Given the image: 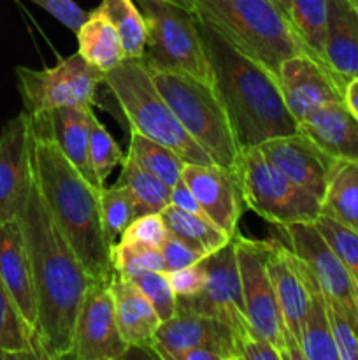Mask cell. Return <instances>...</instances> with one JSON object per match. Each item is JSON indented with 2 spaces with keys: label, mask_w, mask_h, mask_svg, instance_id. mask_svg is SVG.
Returning <instances> with one entry per match:
<instances>
[{
  "label": "cell",
  "mask_w": 358,
  "mask_h": 360,
  "mask_svg": "<svg viewBox=\"0 0 358 360\" xmlns=\"http://www.w3.org/2000/svg\"><path fill=\"white\" fill-rule=\"evenodd\" d=\"M0 348L13 352H32L41 360L37 336L2 280H0Z\"/></svg>",
  "instance_id": "1f68e13d"
},
{
  "label": "cell",
  "mask_w": 358,
  "mask_h": 360,
  "mask_svg": "<svg viewBox=\"0 0 358 360\" xmlns=\"http://www.w3.org/2000/svg\"><path fill=\"white\" fill-rule=\"evenodd\" d=\"M202 264L206 267L202 292L192 297H175V313L221 320L234 330L235 338L251 330L246 316L234 238L220 250L204 257Z\"/></svg>",
  "instance_id": "8fae6325"
},
{
  "label": "cell",
  "mask_w": 358,
  "mask_h": 360,
  "mask_svg": "<svg viewBox=\"0 0 358 360\" xmlns=\"http://www.w3.org/2000/svg\"><path fill=\"white\" fill-rule=\"evenodd\" d=\"M111 262L112 271L126 278L147 273V271H165L167 273L161 250L153 248V246L128 245V243L118 241L111 248Z\"/></svg>",
  "instance_id": "d590c367"
},
{
  "label": "cell",
  "mask_w": 358,
  "mask_h": 360,
  "mask_svg": "<svg viewBox=\"0 0 358 360\" xmlns=\"http://www.w3.org/2000/svg\"><path fill=\"white\" fill-rule=\"evenodd\" d=\"M298 132L339 162H358V118L344 101L330 102L298 123Z\"/></svg>",
  "instance_id": "44dd1931"
},
{
  "label": "cell",
  "mask_w": 358,
  "mask_h": 360,
  "mask_svg": "<svg viewBox=\"0 0 358 360\" xmlns=\"http://www.w3.org/2000/svg\"><path fill=\"white\" fill-rule=\"evenodd\" d=\"M165 2L175 4V6L183 7V9L190 11V13H195V2L193 0H165Z\"/></svg>",
  "instance_id": "c3c4849f"
},
{
  "label": "cell",
  "mask_w": 358,
  "mask_h": 360,
  "mask_svg": "<svg viewBox=\"0 0 358 360\" xmlns=\"http://www.w3.org/2000/svg\"><path fill=\"white\" fill-rule=\"evenodd\" d=\"M325 63L344 86L358 77V9L350 0H326Z\"/></svg>",
  "instance_id": "cb8c5ba5"
},
{
  "label": "cell",
  "mask_w": 358,
  "mask_h": 360,
  "mask_svg": "<svg viewBox=\"0 0 358 360\" xmlns=\"http://www.w3.org/2000/svg\"><path fill=\"white\" fill-rule=\"evenodd\" d=\"M30 2H34V4H39V6H42V4H44L46 0H30Z\"/></svg>",
  "instance_id": "f907efd6"
},
{
  "label": "cell",
  "mask_w": 358,
  "mask_h": 360,
  "mask_svg": "<svg viewBox=\"0 0 358 360\" xmlns=\"http://www.w3.org/2000/svg\"><path fill=\"white\" fill-rule=\"evenodd\" d=\"M171 206L179 207V210L186 211V213H193V214H199V217L207 218V214L204 213V210L200 207L199 200L195 199V195L192 193V190L186 186V183L183 181V179L172 186Z\"/></svg>",
  "instance_id": "f6af8a7d"
},
{
  "label": "cell",
  "mask_w": 358,
  "mask_h": 360,
  "mask_svg": "<svg viewBox=\"0 0 358 360\" xmlns=\"http://www.w3.org/2000/svg\"><path fill=\"white\" fill-rule=\"evenodd\" d=\"M104 84L118 102L130 130L171 148L186 164H213L157 90L142 58L123 60L104 74Z\"/></svg>",
  "instance_id": "8992f818"
},
{
  "label": "cell",
  "mask_w": 358,
  "mask_h": 360,
  "mask_svg": "<svg viewBox=\"0 0 358 360\" xmlns=\"http://www.w3.org/2000/svg\"><path fill=\"white\" fill-rule=\"evenodd\" d=\"M202 345H220L228 350L232 360H239L234 330L227 323L211 316L181 313L160 323L151 341V354L161 360H178L186 350Z\"/></svg>",
  "instance_id": "d6986e66"
},
{
  "label": "cell",
  "mask_w": 358,
  "mask_h": 360,
  "mask_svg": "<svg viewBox=\"0 0 358 360\" xmlns=\"http://www.w3.org/2000/svg\"><path fill=\"white\" fill-rule=\"evenodd\" d=\"M91 108H60L42 115L30 116L35 130L53 137L62 153L83 172L84 178L97 185L90 165V118ZM28 115V112H27Z\"/></svg>",
  "instance_id": "7402d4cb"
},
{
  "label": "cell",
  "mask_w": 358,
  "mask_h": 360,
  "mask_svg": "<svg viewBox=\"0 0 358 360\" xmlns=\"http://www.w3.org/2000/svg\"><path fill=\"white\" fill-rule=\"evenodd\" d=\"M32 185V123L23 109L0 132V221L18 220Z\"/></svg>",
  "instance_id": "5bb4252c"
},
{
  "label": "cell",
  "mask_w": 358,
  "mask_h": 360,
  "mask_svg": "<svg viewBox=\"0 0 358 360\" xmlns=\"http://www.w3.org/2000/svg\"><path fill=\"white\" fill-rule=\"evenodd\" d=\"M181 179L192 190L207 218L234 238L246 211L237 176L216 164H185Z\"/></svg>",
  "instance_id": "ac0fdd59"
},
{
  "label": "cell",
  "mask_w": 358,
  "mask_h": 360,
  "mask_svg": "<svg viewBox=\"0 0 358 360\" xmlns=\"http://www.w3.org/2000/svg\"><path fill=\"white\" fill-rule=\"evenodd\" d=\"M258 148L263 157L290 181L323 199L339 160L319 150L302 132L274 137Z\"/></svg>",
  "instance_id": "2e32d148"
},
{
  "label": "cell",
  "mask_w": 358,
  "mask_h": 360,
  "mask_svg": "<svg viewBox=\"0 0 358 360\" xmlns=\"http://www.w3.org/2000/svg\"><path fill=\"white\" fill-rule=\"evenodd\" d=\"M199 28L213 70V88L241 150L297 134L298 122L284 104L277 77L207 23L199 20Z\"/></svg>",
  "instance_id": "7a4b0ae2"
},
{
  "label": "cell",
  "mask_w": 358,
  "mask_h": 360,
  "mask_svg": "<svg viewBox=\"0 0 358 360\" xmlns=\"http://www.w3.org/2000/svg\"><path fill=\"white\" fill-rule=\"evenodd\" d=\"M128 153H132L144 169L167 183L171 188L175 183L181 181L183 167L186 162L171 148L164 146L135 130H130Z\"/></svg>",
  "instance_id": "4dcf8cb0"
},
{
  "label": "cell",
  "mask_w": 358,
  "mask_h": 360,
  "mask_svg": "<svg viewBox=\"0 0 358 360\" xmlns=\"http://www.w3.org/2000/svg\"><path fill=\"white\" fill-rule=\"evenodd\" d=\"M195 16L232 46L279 76L283 62L309 55L307 44L276 0H193ZM314 58V56H312Z\"/></svg>",
  "instance_id": "277c9868"
},
{
  "label": "cell",
  "mask_w": 358,
  "mask_h": 360,
  "mask_svg": "<svg viewBox=\"0 0 358 360\" xmlns=\"http://www.w3.org/2000/svg\"><path fill=\"white\" fill-rule=\"evenodd\" d=\"M344 102H346L347 108L351 109L354 116L358 118V77L351 79L346 84V90H344Z\"/></svg>",
  "instance_id": "bcb514c9"
},
{
  "label": "cell",
  "mask_w": 358,
  "mask_h": 360,
  "mask_svg": "<svg viewBox=\"0 0 358 360\" xmlns=\"http://www.w3.org/2000/svg\"><path fill=\"white\" fill-rule=\"evenodd\" d=\"M32 160L37 188L60 231L88 274L95 281H109L112 274L111 246L102 227L100 186H95L77 171L51 136L34 127Z\"/></svg>",
  "instance_id": "3957f363"
},
{
  "label": "cell",
  "mask_w": 358,
  "mask_h": 360,
  "mask_svg": "<svg viewBox=\"0 0 358 360\" xmlns=\"http://www.w3.org/2000/svg\"><path fill=\"white\" fill-rule=\"evenodd\" d=\"M102 11L116 27L126 60L142 58L146 53L147 28L139 6L133 0H102Z\"/></svg>",
  "instance_id": "f546056e"
},
{
  "label": "cell",
  "mask_w": 358,
  "mask_h": 360,
  "mask_svg": "<svg viewBox=\"0 0 358 360\" xmlns=\"http://www.w3.org/2000/svg\"><path fill=\"white\" fill-rule=\"evenodd\" d=\"M147 28L142 58L213 84L209 56L195 13L165 0H137Z\"/></svg>",
  "instance_id": "52a82bcc"
},
{
  "label": "cell",
  "mask_w": 358,
  "mask_h": 360,
  "mask_svg": "<svg viewBox=\"0 0 358 360\" xmlns=\"http://www.w3.org/2000/svg\"><path fill=\"white\" fill-rule=\"evenodd\" d=\"M167 276L175 297H192V295L200 294L204 285H206V267L200 260L193 266L183 267L178 271H168Z\"/></svg>",
  "instance_id": "b9f144b4"
},
{
  "label": "cell",
  "mask_w": 358,
  "mask_h": 360,
  "mask_svg": "<svg viewBox=\"0 0 358 360\" xmlns=\"http://www.w3.org/2000/svg\"><path fill=\"white\" fill-rule=\"evenodd\" d=\"M41 7L46 13L51 14L53 18H56L60 23L70 28L74 34L79 32V28L83 27L84 21L90 16V13L81 9L74 0H46Z\"/></svg>",
  "instance_id": "ee69618b"
},
{
  "label": "cell",
  "mask_w": 358,
  "mask_h": 360,
  "mask_svg": "<svg viewBox=\"0 0 358 360\" xmlns=\"http://www.w3.org/2000/svg\"><path fill=\"white\" fill-rule=\"evenodd\" d=\"M130 352L116 322L114 299L109 281H93L81 306L70 359L119 360Z\"/></svg>",
  "instance_id": "4fadbf2b"
},
{
  "label": "cell",
  "mask_w": 358,
  "mask_h": 360,
  "mask_svg": "<svg viewBox=\"0 0 358 360\" xmlns=\"http://www.w3.org/2000/svg\"><path fill=\"white\" fill-rule=\"evenodd\" d=\"M160 250H161V255H164L165 259L167 273L168 271H178V269H183V267L193 266V264L200 262L204 257H207L204 255V253L193 250L192 246L186 245L183 239H179L178 236L172 234V232H168L165 241L161 243Z\"/></svg>",
  "instance_id": "60d3db41"
},
{
  "label": "cell",
  "mask_w": 358,
  "mask_h": 360,
  "mask_svg": "<svg viewBox=\"0 0 358 360\" xmlns=\"http://www.w3.org/2000/svg\"><path fill=\"white\" fill-rule=\"evenodd\" d=\"M267 243V271L288 330L290 359L304 360L300 350V323L309 304V288L305 283L304 269L286 243L279 239H270Z\"/></svg>",
  "instance_id": "e0dca14e"
},
{
  "label": "cell",
  "mask_w": 358,
  "mask_h": 360,
  "mask_svg": "<svg viewBox=\"0 0 358 360\" xmlns=\"http://www.w3.org/2000/svg\"><path fill=\"white\" fill-rule=\"evenodd\" d=\"M104 74L88 63L81 53L62 58L48 69L16 67L18 88L28 116L60 108H91L98 86L104 84Z\"/></svg>",
  "instance_id": "9c48e42d"
},
{
  "label": "cell",
  "mask_w": 358,
  "mask_h": 360,
  "mask_svg": "<svg viewBox=\"0 0 358 360\" xmlns=\"http://www.w3.org/2000/svg\"><path fill=\"white\" fill-rule=\"evenodd\" d=\"M98 197H100L102 227H104L105 239L112 248L119 241L123 231L137 218L135 200L130 190L118 181L111 186H100Z\"/></svg>",
  "instance_id": "d6a6232c"
},
{
  "label": "cell",
  "mask_w": 358,
  "mask_h": 360,
  "mask_svg": "<svg viewBox=\"0 0 358 360\" xmlns=\"http://www.w3.org/2000/svg\"><path fill=\"white\" fill-rule=\"evenodd\" d=\"M290 20L312 56L325 63L326 0H291Z\"/></svg>",
  "instance_id": "836d02e7"
},
{
  "label": "cell",
  "mask_w": 358,
  "mask_h": 360,
  "mask_svg": "<svg viewBox=\"0 0 358 360\" xmlns=\"http://www.w3.org/2000/svg\"><path fill=\"white\" fill-rule=\"evenodd\" d=\"M277 4H279V7L281 9L284 11V13L288 14V16H290V9H291V0H276Z\"/></svg>",
  "instance_id": "681fc988"
},
{
  "label": "cell",
  "mask_w": 358,
  "mask_h": 360,
  "mask_svg": "<svg viewBox=\"0 0 358 360\" xmlns=\"http://www.w3.org/2000/svg\"><path fill=\"white\" fill-rule=\"evenodd\" d=\"M126 155H123L109 130L98 122L95 112L90 118V165L98 186L105 185V179L111 176L114 167L123 164Z\"/></svg>",
  "instance_id": "e575fe53"
},
{
  "label": "cell",
  "mask_w": 358,
  "mask_h": 360,
  "mask_svg": "<svg viewBox=\"0 0 358 360\" xmlns=\"http://www.w3.org/2000/svg\"><path fill=\"white\" fill-rule=\"evenodd\" d=\"M350 2H351V4H353V6H354V7H357V9H358V0H350Z\"/></svg>",
  "instance_id": "816d5d0a"
},
{
  "label": "cell",
  "mask_w": 358,
  "mask_h": 360,
  "mask_svg": "<svg viewBox=\"0 0 358 360\" xmlns=\"http://www.w3.org/2000/svg\"><path fill=\"white\" fill-rule=\"evenodd\" d=\"M0 280L37 336V297L34 276L18 220L0 221Z\"/></svg>",
  "instance_id": "ffe728a7"
},
{
  "label": "cell",
  "mask_w": 358,
  "mask_h": 360,
  "mask_svg": "<svg viewBox=\"0 0 358 360\" xmlns=\"http://www.w3.org/2000/svg\"><path fill=\"white\" fill-rule=\"evenodd\" d=\"M142 60L157 90L171 105L186 132L209 155L213 164L235 174L242 150L213 84Z\"/></svg>",
  "instance_id": "5b68a950"
},
{
  "label": "cell",
  "mask_w": 358,
  "mask_h": 360,
  "mask_svg": "<svg viewBox=\"0 0 358 360\" xmlns=\"http://www.w3.org/2000/svg\"><path fill=\"white\" fill-rule=\"evenodd\" d=\"M314 225L326 239L330 248L337 253L340 262L350 271L358 287V232L323 214L316 218Z\"/></svg>",
  "instance_id": "8d00e7d4"
},
{
  "label": "cell",
  "mask_w": 358,
  "mask_h": 360,
  "mask_svg": "<svg viewBox=\"0 0 358 360\" xmlns=\"http://www.w3.org/2000/svg\"><path fill=\"white\" fill-rule=\"evenodd\" d=\"M118 183L125 185L132 193L135 200L137 217L147 213H161L165 207L171 206V186L144 169L132 153L126 155L123 160Z\"/></svg>",
  "instance_id": "83f0119b"
},
{
  "label": "cell",
  "mask_w": 358,
  "mask_h": 360,
  "mask_svg": "<svg viewBox=\"0 0 358 360\" xmlns=\"http://www.w3.org/2000/svg\"><path fill=\"white\" fill-rule=\"evenodd\" d=\"M76 35L77 53L97 69L107 72L125 60L118 30L100 7L91 11Z\"/></svg>",
  "instance_id": "484cf974"
},
{
  "label": "cell",
  "mask_w": 358,
  "mask_h": 360,
  "mask_svg": "<svg viewBox=\"0 0 358 360\" xmlns=\"http://www.w3.org/2000/svg\"><path fill=\"white\" fill-rule=\"evenodd\" d=\"M128 280H132L133 285L146 295L161 322L175 315V294L165 271H147V273L135 274Z\"/></svg>",
  "instance_id": "74e56055"
},
{
  "label": "cell",
  "mask_w": 358,
  "mask_h": 360,
  "mask_svg": "<svg viewBox=\"0 0 358 360\" xmlns=\"http://www.w3.org/2000/svg\"><path fill=\"white\" fill-rule=\"evenodd\" d=\"M291 252L304 262L321 288L325 301L358 329V287L314 221L276 225Z\"/></svg>",
  "instance_id": "7c38bea8"
},
{
  "label": "cell",
  "mask_w": 358,
  "mask_h": 360,
  "mask_svg": "<svg viewBox=\"0 0 358 360\" xmlns=\"http://www.w3.org/2000/svg\"><path fill=\"white\" fill-rule=\"evenodd\" d=\"M235 347L239 360H283L279 352L253 329L235 338Z\"/></svg>",
  "instance_id": "7bdbcfd3"
},
{
  "label": "cell",
  "mask_w": 358,
  "mask_h": 360,
  "mask_svg": "<svg viewBox=\"0 0 358 360\" xmlns=\"http://www.w3.org/2000/svg\"><path fill=\"white\" fill-rule=\"evenodd\" d=\"M168 234V229L165 225L161 213H147L142 217H137L128 227L119 236V241L128 243V245L153 246L160 248Z\"/></svg>",
  "instance_id": "f35d334b"
},
{
  "label": "cell",
  "mask_w": 358,
  "mask_h": 360,
  "mask_svg": "<svg viewBox=\"0 0 358 360\" xmlns=\"http://www.w3.org/2000/svg\"><path fill=\"white\" fill-rule=\"evenodd\" d=\"M277 81L284 104L298 123L321 105L344 101L346 86L325 63L309 55L291 56L283 62Z\"/></svg>",
  "instance_id": "9a60e30c"
},
{
  "label": "cell",
  "mask_w": 358,
  "mask_h": 360,
  "mask_svg": "<svg viewBox=\"0 0 358 360\" xmlns=\"http://www.w3.org/2000/svg\"><path fill=\"white\" fill-rule=\"evenodd\" d=\"M300 260V259H298ZM305 283L309 288V304L300 323V350L304 360H339L332 329H330L326 301L311 271L304 266Z\"/></svg>",
  "instance_id": "d4e9b609"
},
{
  "label": "cell",
  "mask_w": 358,
  "mask_h": 360,
  "mask_svg": "<svg viewBox=\"0 0 358 360\" xmlns=\"http://www.w3.org/2000/svg\"><path fill=\"white\" fill-rule=\"evenodd\" d=\"M330 329L336 341L339 360H358V329L333 306L326 302Z\"/></svg>",
  "instance_id": "ab89813d"
},
{
  "label": "cell",
  "mask_w": 358,
  "mask_h": 360,
  "mask_svg": "<svg viewBox=\"0 0 358 360\" xmlns=\"http://www.w3.org/2000/svg\"><path fill=\"white\" fill-rule=\"evenodd\" d=\"M168 232L192 246L197 252L209 255L230 241V236L213 224L209 218L186 213L175 206H167L161 211Z\"/></svg>",
  "instance_id": "f1b7e54d"
},
{
  "label": "cell",
  "mask_w": 358,
  "mask_h": 360,
  "mask_svg": "<svg viewBox=\"0 0 358 360\" xmlns=\"http://www.w3.org/2000/svg\"><path fill=\"white\" fill-rule=\"evenodd\" d=\"M234 243L249 326L279 352L283 360H291L290 348H288V330L267 271L269 243L248 239L239 232L234 236Z\"/></svg>",
  "instance_id": "30bf717a"
},
{
  "label": "cell",
  "mask_w": 358,
  "mask_h": 360,
  "mask_svg": "<svg viewBox=\"0 0 358 360\" xmlns=\"http://www.w3.org/2000/svg\"><path fill=\"white\" fill-rule=\"evenodd\" d=\"M235 176L246 210L269 224H305L316 221L321 214V199L290 181L263 157L258 146L242 150Z\"/></svg>",
  "instance_id": "ba28073f"
},
{
  "label": "cell",
  "mask_w": 358,
  "mask_h": 360,
  "mask_svg": "<svg viewBox=\"0 0 358 360\" xmlns=\"http://www.w3.org/2000/svg\"><path fill=\"white\" fill-rule=\"evenodd\" d=\"M18 221L37 297L39 354L48 360L70 359L77 316L95 280L46 207L35 178Z\"/></svg>",
  "instance_id": "6da1fadb"
},
{
  "label": "cell",
  "mask_w": 358,
  "mask_h": 360,
  "mask_svg": "<svg viewBox=\"0 0 358 360\" xmlns=\"http://www.w3.org/2000/svg\"><path fill=\"white\" fill-rule=\"evenodd\" d=\"M0 360H39V357L32 352H13L0 348Z\"/></svg>",
  "instance_id": "7dc6e473"
},
{
  "label": "cell",
  "mask_w": 358,
  "mask_h": 360,
  "mask_svg": "<svg viewBox=\"0 0 358 360\" xmlns=\"http://www.w3.org/2000/svg\"><path fill=\"white\" fill-rule=\"evenodd\" d=\"M321 214L358 232V162H339L321 199Z\"/></svg>",
  "instance_id": "4316f807"
},
{
  "label": "cell",
  "mask_w": 358,
  "mask_h": 360,
  "mask_svg": "<svg viewBox=\"0 0 358 360\" xmlns=\"http://www.w3.org/2000/svg\"><path fill=\"white\" fill-rule=\"evenodd\" d=\"M112 299H114L116 322L119 334L130 345V348L147 350L151 354V341L160 327L161 320L154 311L146 295L133 285L132 280L112 271L109 278Z\"/></svg>",
  "instance_id": "603a6c76"
}]
</instances>
